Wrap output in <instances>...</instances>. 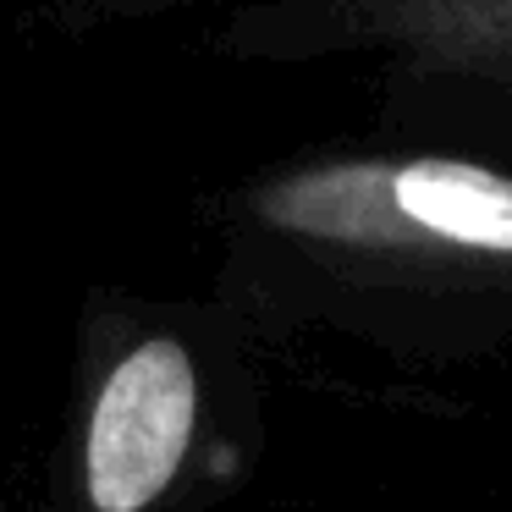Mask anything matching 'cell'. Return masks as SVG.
Returning <instances> with one entry per match:
<instances>
[{
    "mask_svg": "<svg viewBox=\"0 0 512 512\" xmlns=\"http://www.w3.org/2000/svg\"><path fill=\"white\" fill-rule=\"evenodd\" d=\"M182 6H199V0H83V23H116V17H160V12H182Z\"/></svg>",
    "mask_w": 512,
    "mask_h": 512,
    "instance_id": "277c9868",
    "label": "cell"
},
{
    "mask_svg": "<svg viewBox=\"0 0 512 512\" xmlns=\"http://www.w3.org/2000/svg\"><path fill=\"white\" fill-rule=\"evenodd\" d=\"M265 232L391 265H512V177L457 155L314 160L243 204Z\"/></svg>",
    "mask_w": 512,
    "mask_h": 512,
    "instance_id": "6da1fadb",
    "label": "cell"
},
{
    "mask_svg": "<svg viewBox=\"0 0 512 512\" xmlns=\"http://www.w3.org/2000/svg\"><path fill=\"white\" fill-rule=\"evenodd\" d=\"M226 50L259 61L380 50L512 94V0H270L232 17Z\"/></svg>",
    "mask_w": 512,
    "mask_h": 512,
    "instance_id": "7a4b0ae2",
    "label": "cell"
},
{
    "mask_svg": "<svg viewBox=\"0 0 512 512\" xmlns=\"http://www.w3.org/2000/svg\"><path fill=\"white\" fill-rule=\"evenodd\" d=\"M199 430V369L177 336L133 342L89 402L83 501L94 512H149L188 463Z\"/></svg>",
    "mask_w": 512,
    "mask_h": 512,
    "instance_id": "3957f363",
    "label": "cell"
}]
</instances>
